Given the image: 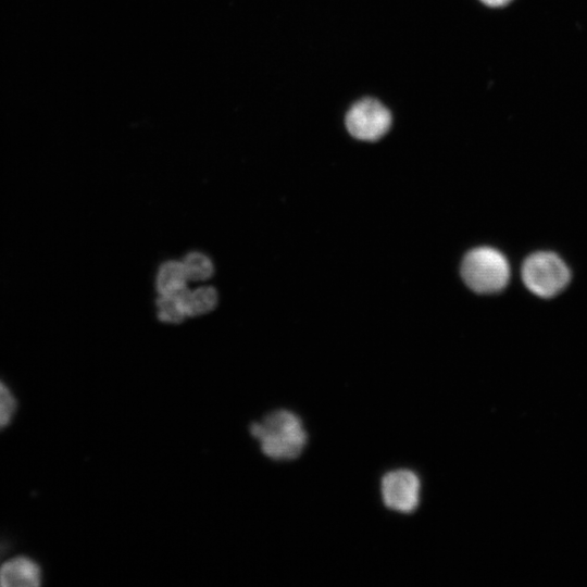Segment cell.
Segmentation results:
<instances>
[{
	"mask_svg": "<svg viewBox=\"0 0 587 587\" xmlns=\"http://www.w3.org/2000/svg\"><path fill=\"white\" fill-rule=\"evenodd\" d=\"M461 275L473 291L492 294L507 286L510 278V265L505 257L497 249L479 247L464 257Z\"/></svg>",
	"mask_w": 587,
	"mask_h": 587,
	"instance_id": "cell-2",
	"label": "cell"
},
{
	"mask_svg": "<svg viewBox=\"0 0 587 587\" xmlns=\"http://www.w3.org/2000/svg\"><path fill=\"white\" fill-rule=\"evenodd\" d=\"M16 405L17 403L11 389L0 379V430L12 422Z\"/></svg>",
	"mask_w": 587,
	"mask_h": 587,
	"instance_id": "cell-11",
	"label": "cell"
},
{
	"mask_svg": "<svg viewBox=\"0 0 587 587\" xmlns=\"http://www.w3.org/2000/svg\"><path fill=\"white\" fill-rule=\"evenodd\" d=\"M187 276L183 264L165 263L158 275V289L162 295H177L185 289Z\"/></svg>",
	"mask_w": 587,
	"mask_h": 587,
	"instance_id": "cell-7",
	"label": "cell"
},
{
	"mask_svg": "<svg viewBox=\"0 0 587 587\" xmlns=\"http://www.w3.org/2000/svg\"><path fill=\"white\" fill-rule=\"evenodd\" d=\"M390 125L388 109L372 98L359 100L346 114V127L359 140L375 141L388 132Z\"/></svg>",
	"mask_w": 587,
	"mask_h": 587,
	"instance_id": "cell-4",
	"label": "cell"
},
{
	"mask_svg": "<svg viewBox=\"0 0 587 587\" xmlns=\"http://www.w3.org/2000/svg\"><path fill=\"white\" fill-rule=\"evenodd\" d=\"M182 292V291H180ZM177 295H162L158 301L159 317L162 321L178 323L184 319L186 310L180 297Z\"/></svg>",
	"mask_w": 587,
	"mask_h": 587,
	"instance_id": "cell-9",
	"label": "cell"
},
{
	"mask_svg": "<svg viewBox=\"0 0 587 587\" xmlns=\"http://www.w3.org/2000/svg\"><path fill=\"white\" fill-rule=\"evenodd\" d=\"M180 297L186 314L199 315L211 311L216 304V292L211 287H201L192 292L184 289Z\"/></svg>",
	"mask_w": 587,
	"mask_h": 587,
	"instance_id": "cell-8",
	"label": "cell"
},
{
	"mask_svg": "<svg viewBox=\"0 0 587 587\" xmlns=\"http://www.w3.org/2000/svg\"><path fill=\"white\" fill-rule=\"evenodd\" d=\"M250 434L260 442L262 452L277 461L298 458L308 442L300 417L287 410H277L250 426Z\"/></svg>",
	"mask_w": 587,
	"mask_h": 587,
	"instance_id": "cell-1",
	"label": "cell"
},
{
	"mask_svg": "<svg viewBox=\"0 0 587 587\" xmlns=\"http://www.w3.org/2000/svg\"><path fill=\"white\" fill-rule=\"evenodd\" d=\"M40 584V566L28 557H15L0 566V586L2 587H36Z\"/></svg>",
	"mask_w": 587,
	"mask_h": 587,
	"instance_id": "cell-6",
	"label": "cell"
},
{
	"mask_svg": "<svg viewBox=\"0 0 587 587\" xmlns=\"http://www.w3.org/2000/svg\"><path fill=\"white\" fill-rule=\"evenodd\" d=\"M186 276L190 280H203L211 276L213 267L210 260L198 252L190 253L183 263Z\"/></svg>",
	"mask_w": 587,
	"mask_h": 587,
	"instance_id": "cell-10",
	"label": "cell"
},
{
	"mask_svg": "<svg viewBox=\"0 0 587 587\" xmlns=\"http://www.w3.org/2000/svg\"><path fill=\"white\" fill-rule=\"evenodd\" d=\"M570 270L553 252L540 251L527 257L522 265V279L529 291L541 298H551L570 282Z\"/></svg>",
	"mask_w": 587,
	"mask_h": 587,
	"instance_id": "cell-3",
	"label": "cell"
},
{
	"mask_svg": "<svg viewBox=\"0 0 587 587\" xmlns=\"http://www.w3.org/2000/svg\"><path fill=\"white\" fill-rule=\"evenodd\" d=\"M480 1L489 7H501L509 3L511 0H480Z\"/></svg>",
	"mask_w": 587,
	"mask_h": 587,
	"instance_id": "cell-12",
	"label": "cell"
},
{
	"mask_svg": "<svg viewBox=\"0 0 587 587\" xmlns=\"http://www.w3.org/2000/svg\"><path fill=\"white\" fill-rule=\"evenodd\" d=\"M380 491L383 502L388 509L412 513L420 503L421 480L410 470H395L383 476Z\"/></svg>",
	"mask_w": 587,
	"mask_h": 587,
	"instance_id": "cell-5",
	"label": "cell"
}]
</instances>
